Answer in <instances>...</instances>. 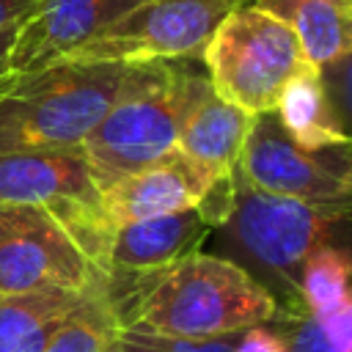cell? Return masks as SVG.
Segmentation results:
<instances>
[{
	"label": "cell",
	"instance_id": "1",
	"mask_svg": "<svg viewBox=\"0 0 352 352\" xmlns=\"http://www.w3.org/2000/svg\"><path fill=\"white\" fill-rule=\"evenodd\" d=\"M118 327L217 338L272 322L278 302L239 264L195 250L154 272H110L102 280Z\"/></svg>",
	"mask_w": 352,
	"mask_h": 352
},
{
	"label": "cell",
	"instance_id": "2",
	"mask_svg": "<svg viewBox=\"0 0 352 352\" xmlns=\"http://www.w3.org/2000/svg\"><path fill=\"white\" fill-rule=\"evenodd\" d=\"M212 234L214 253L258 280L278 311H305L297 294V272L316 250L352 253V201H292L261 192L236 173L234 209Z\"/></svg>",
	"mask_w": 352,
	"mask_h": 352
},
{
	"label": "cell",
	"instance_id": "3",
	"mask_svg": "<svg viewBox=\"0 0 352 352\" xmlns=\"http://www.w3.org/2000/svg\"><path fill=\"white\" fill-rule=\"evenodd\" d=\"M209 88L198 60L132 63L121 94L80 146L96 190L176 154L182 124Z\"/></svg>",
	"mask_w": 352,
	"mask_h": 352
},
{
	"label": "cell",
	"instance_id": "4",
	"mask_svg": "<svg viewBox=\"0 0 352 352\" xmlns=\"http://www.w3.org/2000/svg\"><path fill=\"white\" fill-rule=\"evenodd\" d=\"M129 66L60 60L0 80V151L80 148L104 118Z\"/></svg>",
	"mask_w": 352,
	"mask_h": 352
},
{
	"label": "cell",
	"instance_id": "5",
	"mask_svg": "<svg viewBox=\"0 0 352 352\" xmlns=\"http://www.w3.org/2000/svg\"><path fill=\"white\" fill-rule=\"evenodd\" d=\"M201 63L223 102L261 116L275 113L283 88L308 60L294 33L248 0L214 28Z\"/></svg>",
	"mask_w": 352,
	"mask_h": 352
},
{
	"label": "cell",
	"instance_id": "6",
	"mask_svg": "<svg viewBox=\"0 0 352 352\" xmlns=\"http://www.w3.org/2000/svg\"><path fill=\"white\" fill-rule=\"evenodd\" d=\"M248 0H143L66 60L80 63H154L201 60L214 28Z\"/></svg>",
	"mask_w": 352,
	"mask_h": 352
},
{
	"label": "cell",
	"instance_id": "7",
	"mask_svg": "<svg viewBox=\"0 0 352 352\" xmlns=\"http://www.w3.org/2000/svg\"><path fill=\"white\" fill-rule=\"evenodd\" d=\"M236 173L250 187L292 201H352V138L308 151L292 143L275 113H261L253 116Z\"/></svg>",
	"mask_w": 352,
	"mask_h": 352
},
{
	"label": "cell",
	"instance_id": "8",
	"mask_svg": "<svg viewBox=\"0 0 352 352\" xmlns=\"http://www.w3.org/2000/svg\"><path fill=\"white\" fill-rule=\"evenodd\" d=\"M77 206L85 204L63 209L30 206L16 226L0 234V294L85 292L104 278L69 220Z\"/></svg>",
	"mask_w": 352,
	"mask_h": 352
},
{
	"label": "cell",
	"instance_id": "9",
	"mask_svg": "<svg viewBox=\"0 0 352 352\" xmlns=\"http://www.w3.org/2000/svg\"><path fill=\"white\" fill-rule=\"evenodd\" d=\"M138 3L143 0H38L14 30L11 72H33L66 60Z\"/></svg>",
	"mask_w": 352,
	"mask_h": 352
},
{
	"label": "cell",
	"instance_id": "10",
	"mask_svg": "<svg viewBox=\"0 0 352 352\" xmlns=\"http://www.w3.org/2000/svg\"><path fill=\"white\" fill-rule=\"evenodd\" d=\"M99 190L80 148L0 151V206H94Z\"/></svg>",
	"mask_w": 352,
	"mask_h": 352
},
{
	"label": "cell",
	"instance_id": "11",
	"mask_svg": "<svg viewBox=\"0 0 352 352\" xmlns=\"http://www.w3.org/2000/svg\"><path fill=\"white\" fill-rule=\"evenodd\" d=\"M206 187L209 184L179 154H170L102 187L96 209L110 228H118L126 223L195 209Z\"/></svg>",
	"mask_w": 352,
	"mask_h": 352
},
{
	"label": "cell",
	"instance_id": "12",
	"mask_svg": "<svg viewBox=\"0 0 352 352\" xmlns=\"http://www.w3.org/2000/svg\"><path fill=\"white\" fill-rule=\"evenodd\" d=\"M209 234L212 226L198 214V209H184L176 214L118 226L107 236L102 275H138L170 267L187 258L190 253L201 250Z\"/></svg>",
	"mask_w": 352,
	"mask_h": 352
},
{
	"label": "cell",
	"instance_id": "13",
	"mask_svg": "<svg viewBox=\"0 0 352 352\" xmlns=\"http://www.w3.org/2000/svg\"><path fill=\"white\" fill-rule=\"evenodd\" d=\"M250 124H253L250 113L223 102L209 88L184 118L176 154L206 184H212L236 170Z\"/></svg>",
	"mask_w": 352,
	"mask_h": 352
},
{
	"label": "cell",
	"instance_id": "14",
	"mask_svg": "<svg viewBox=\"0 0 352 352\" xmlns=\"http://www.w3.org/2000/svg\"><path fill=\"white\" fill-rule=\"evenodd\" d=\"M280 19L314 69H327L352 52V0H250Z\"/></svg>",
	"mask_w": 352,
	"mask_h": 352
},
{
	"label": "cell",
	"instance_id": "15",
	"mask_svg": "<svg viewBox=\"0 0 352 352\" xmlns=\"http://www.w3.org/2000/svg\"><path fill=\"white\" fill-rule=\"evenodd\" d=\"M275 118L283 126V132L297 143L300 148H324L344 143L346 135L336 118V110L330 104V96L322 82V72L305 63L283 88Z\"/></svg>",
	"mask_w": 352,
	"mask_h": 352
},
{
	"label": "cell",
	"instance_id": "16",
	"mask_svg": "<svg viewBox=\"0 0 352 352\" xmlns=\"http://www.w3.org/2000/svg\"><path fill=\"white\" fill-rule=\"evenodd\" d=\"M82 292L0 294V352H44Z\"/></svg>",
	"mask_w": 352,
	"mask_h": 352
},
{
	"label": "cell",
	"instance_id": "17",
	"mask_svg": "<svg viewBox=\"0 0 352 352\" xmlns=\"http://www.w3.org/2000/svg\"><path fill=\"white\" fill-rule=\"evenodd\" d=\"M102 280L82 292L77 305L47 341L44 352H113L118 322L107 305Z\"/></svg>",
	"mask_w": 352,
	"mask_h": 352
},
{
	"label": "cell",
	"instance_id": "18",
	"mask_svg": "<svg viewBox=\"0 0 352 352\" xmlns=\"http://www.w3.org/2000/svg\"><path fill=\"white\" fill-rule=\"evenodd\" d=\"M297 294L308 314L324 316L352 294V253L316 250L297 272Z\"/></svg>",
	"mask_w": 352,
	"mask_h": 352
},
{
	"label": "cell",
	"instance_id": "19",
	"mask_svg": "<svg viewBox=\"0 0 352 352\" xmlns=\"http://www.w3.org/2000/svg\"><path fill=\"white\" fill-rule=\"evenodd\" d=\"M242 333H228L217 338H184L165 336L146 327H118L116 352H234Z\"/></svg>",
	"mask_w": 352,
	"mask_h": 352
},
{
	"label": "cell",
	"instance_id": "20",
	"mask_svg": "<svg viewBox=\"0 0 352 352\" xmlns=\"http://www.w3.org/2000/svg\"><path fill=\"white\" fill-rule=\"evenodd\" d=\"M322 82L344 135L352 138V52L344 60L322 69Z\"/></svg>",
	"mask_w": 352,
	"mask_h": 352
},
{
	"label": "cell",
	"instance_id": "21",
	"mask_svg": "<svg viewBox=\"0 0 352 352\" xmlns=\"http://www.w3.org/2000/svg\"><path fill=\"white\" fill-rule=\"evenodd\" d=\"M316 319L324 327L330 352H352V294L341 305H336L333 311Z\"/></svg>",
	"mask_w": 352,
	"mask_h": 352
},
{
	"label": "cell",
	"instance_id": "22",
	"mask_svg": "<svg viewBox=\"0 0 352 352\" xmlns=\"http://www.w3.org/2000/svg\"><path fill=\"white\" fill-rule=\"evenodd\" d=\"M234 352H286V344L270 324H256L242 330Z\"/></svg>",
	"mask_w": 352,
	"mask_h": 352
},
{
	"label": "cell",
	"instance_id": "23",
	"mask_svg": "<svg viewBox=\"0 0 352 352\" xmlns=\"http://www.w3.org/2000/svg\"><path fill=\"white\" fill-rule=\"evenodd\" d=\"M38 0H0V33L16 30Z\"/></svg>",
	"mask_w": 352,
	"mask_h": 352
},
{
	"label": "cell",
	"instance_id": "24",
	"mask_svg": "<svg viewBox=\"0 0 352 352\" xmlns=\"http://www.w3.org/2000/svg\"><path fill=\"white\" fill-rule=\"evenodd\" d=\"M28 209H30V206H0V234L8 231L11 226H16V223L25 217Z\"/></svg>",
	"mask_w": 352,
	"mask_h": 352
},
{
	"label": "cell",
	"instance_id": "25",
	"mask_svg": "<svg viewBox=\"0 0 352 352\" xmlns=\"http://www.w3.org/2000/svg\"><path fill=\"white\" fill-rule=\"evenodd\" d=\"M11 44H14V30H3L0 33V80L11 72L8 60H11Z\"/></svg>",
	"mask_w": 352,
	"mask_h": 352
},
{
	"label": "cell",
	"instance_id": "26",
	"mask_svg": "<svg viewBox=\"0 0 352 352\" xmlns=\"http://www.w3.org/2000/svg\"><path fill=\"white\" fill-rule=\"evenodd\" d=\"M113 352H116V346H113Z\"/></svg>",
	"mask_w": 352,
	"mask_h": 352
}]
</instances>
